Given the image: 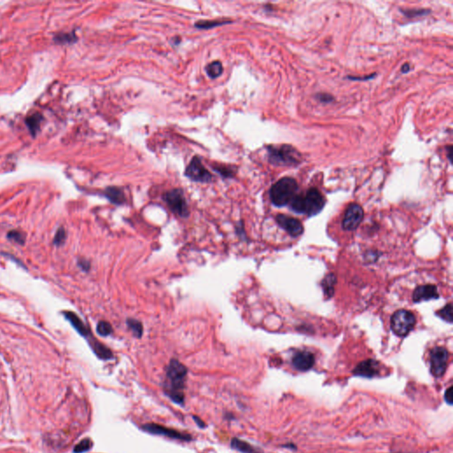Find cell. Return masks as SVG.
<instances>
[{
  "label": "cell",
  "mask_w": 453,
  "mask_h": 453,
  "mask_svg": "<svg viewBox=\"0 0 453 453\" xmlns=\"http://www.w3.org/2000/svg\"><path fill=\"white\" fill-rule=\"evenodd\" d=\"M8 239L14 241L15 243L19 244H23L25 242V236L23 233H21V231L18 230H13L7 234Z\"/></svg>",
  "instance_id": "obj_28"
},
{
  "label": "cell",
  "mask_w": 453,
  "mask_h": 453,
  "mask_svg": "<svg viewBox=\"0 0 453 453\" xmlns=\"http://www.w3.org/2000/svg\"><path fill=\"white\" fill-rule=\"evenodd\" d=\"M364 218V211L360 205L350 204L347 207L343 219V230L352 231L360 226Z\"/></svg>",
  "instance_id": "obj_10"
},
{
  "label": "cell",
  "mask_w": 453,
  "mask_h": 453,
  "mask_svg": "<svg viewBox=\"0 0 453 453\" xmlns=\"http://www.w3.org/2000/svg\"><path fill=\"white\" fill-rule=\"evenodd\" d=\"M436 315L439 316L440 318H442L443 320H445L446 322L452 323L453 314H452V305L448 304L444 306L443 308L436 312Z\"/></svg>",
  "instance_id": "obj_25"
},
{
  "label": "cell",
  "mask_w": 453,
  "mask_h": 453,
  "mask_svg": "<svg viewBox=\"0 0 453 453\" xmlns=\"http://www.w3.org/2000/svg\"><path fill=\"white\" fill-rule=\"evenodd\" d=\"M90 346L92 348L94 353L96 354L98 358L103 361H109L113 359V354L112 350L107 348L103 343H100L98 340L90 341Z\"/></svg>",
  "instance_id": "obj_17"
},
{
  "label": "cell",
  "mask_w": 453,
  "mask_h": 453,
  "mask_svg": "<svg viewBox=\"0 0 453 453\" xmlns=\"http://www.w3.org/2000/svg\"><path fill=\"white\" fill-rule=\"evenodd\" d=\"M66 240V231L63 228H59L57 233H56L55 237H54V244L57 246H59L61 244H64Z\"/></svg>",
  "instance_id": "obj_30"
},
{
  "label": "cell",
  "mask_w": 453,
  "mask_h": 453,
  "mask_svg": "<svg viewBox=\"0 0 453 453\" xmlns=\"http://www.w3.org/2000/svg\"><path fill=\"white\" fill-rule=\"evenodd\" d=\"M314 363H315L314 355L307 350L298 351L292 359L293 367L297 370L301 372L310 370L313 367Z\"/></svg>",
  "instance_id": "obj_12"
},
{
  "label": "cell",
  "mask_w": 453,
  "mask_h": 453,
  "mask_svg": "<svg viewBox=\"0 0 453 453\" xmlns=\"http://www.w3.org/2000/svg\"><path fill=\"white\" fill-rule=\"evenodd\" d=\"M78 40L75 32H69V33H58L54 36L53 41L58 45H67V44H74Z\"/></svg>",
  "instance_id": "obj_22"
},
{
  "label": "cell",
  "mask_w": 453,
  "mask_h": 453,
  "mask_svg": "<svg viewBox=\"0 0 453 453\" xmlns=\"http://www.w3.org/2000/svg\"><path fill=\"white\" fill-rule=\"evenodd\" d=\"M317 98L319 99V101H321L323 103H329L333 100V96L330 94H325V93H320L319 95H317Z\"/></svg>",
  "instance_id": "obj_32"
},
{
  "label": "cell",
  "mask_w": 453,
  "mask_h": 453,
  "mask_svg": "<svg viewBox=\"0 0 453 453\" xmlns=\"http://www.w3.org/2000/svg\"><path fill=\"white\" fill-rule=\"evenodd\" d=\"M193 419H194L195 423H197V425L199 426V428H206V423H204L202 419L199 418L198 416H193Z\"/></svg>",
  "instance_id": "obj_35"
},
{
  "label": "cell",
  "mask_w": 453,
  "mask_h": 453,
  "mask_svg": "<svg viewBox=\"0 0 453 453\" xmlns=\"http://www.w3.org/2000/svg\"><path fill=\"white\" fill-rule=\"evenodd\" d=\"M403 13L405 14V16L409 18L418 17L420 15H426V10L424 9H414V10H405L403 11Z\"/></svg>",
  "instance_id": "obj_31"
},
{
  "label": "cell",
  "mask_w": 453,
  "mask_h": 453,
  "mask_svg": "<svg viewBox=\"0 0 453 453\" xmlns=\"http://www.w3.org/2000/svg\"><path fill=\"white\" fill-rule=\"evenodd\" d=\"M232 21L230 20H213V21H199L195 23V27L199 29H209L214 27H220L222 25L229 24Z\"/></svg>",
  "instance_id": "obj_23"
},
{
  "label": "cell",
  "mask_w": 453,
  "mask_h": 453,
  "mask_svg": "<svg viewBox=\"0 0 453 453\" xmlns=\"http://www.w3.org/2000/svg\"><path fill=\"white\" fill-rule=\"evenodd\" d=\"M213 169H214V171L218 172L224 178H232L234 176L233 170H231L230 168L225 166H213Z\"/></svg>",
  "instance_id": "obj_29"
},
{
  "label": "cell",
  "mask_w": 453,
  "mask_h": 453,
  "mask_svg": "<svg viewBox=\"0 0 453 453\" xmlns=\"http://www.w3.org/2000/svg\"><path fill=\"white\" fill-rule=\"evenodd\" d=\"M42 120H43V115L38 113H33L31 115H28L25 119V123L27 125L28 130L30 132V135L33 138H35L38 134V131H40Z\"/></svg>",
  "instance_id": "obj_18"
},
{
  "label": "cell",
  "mask_w": 453,
  "mask_h": 453,
  "mask_svg": "<svg viewBox=\"0 0 453 453\" xmlns=\"http://www.w3.org/2000/svg\"><path fill=\"white\" fill-rule=\"evenodd\" d=\"M162 198L172 213H175V215L182 218L189 216V207L182 189H171L164 193Z\"/></svg>",
  "instance_id": "obj_6"
},
{
  "label": "cell",
  "mask_w": 453,
  "mask_h": 453,
  "mask_svg": "<svg viewBox=\"0 0 453 453\" xmlns=\"http://www.w3.org/2000/svg\"><path fill=\"white\" fill-rule=\"evenodd\" d=\"M184 175L189 180L196 182H210L213 180V175L203 165L201 159L198 156L193 157L192 159L187 166Z\"/></svg>",
  "instance_id": "obj_7"
},
{
  "label": "cell",
  "mask_w": 453,
  "mask_h": 453,
  "mask_svg": "<svg viewBox=\"0 0 453 453\" xmlns=\"http://www.w3.org/2000/svg\"><path fill=\"white\" fill-rule=\"evenodd\" d=\"M93 446V443L89 438H84L79 443H77L74 448V453H83L90 450Z\"/></svg>",
  "instance_id": "obj_27"
},
{
  "label": "cell",
  "mask_w": 453,
  "mask_h": 453,
  "mask_svg": "<svg viewBox=\"0 0 453 453\" xmlns=\"http://www.w3.org/2000/svg\"><path fill=\"white\" fill-rule=\"evenodd\" d=\"M275 220L279 226L292 237H299L304 232V226L301 221L296 218L285 214H278L275 218Z\"/></svg>",
  "instance_id": "obj_11"
},
{
  "label": "cell",
  "mask_w": 453,
  "mask_h": 453,
  "mask_svg": "<svg viewBox=\"0 0 453 453\" xmlns=\"http://www.w3.org/2000/svg\"><path fill=\"white\" fill-rule=\"evenodd\" d=\"M78 266L83 269V271L85 272L89 271V268H90V264H89V261H85V260L79 261Z\"/></svg>",
  "instance_id": "obj_34"
},
{
  "label": "cell",
  "mask_w": 453,
  "mask_h": 453,
  "mask_svg": "<svg viewBox=\"0 0 453 453\" xmlns=\"http://www.w3.org/2000/svg\"><path fill=\"white\" fill-rule=\"evenodd\" d=\"M336 283H337V277L333 274H330L323 279L322 282H321V287H322L324 294L328 299H330L334 295Z\"/></svg>",
  "instance_id": "obj_20"
},
{
  "label": "cell",
  "mask_w": 453,
  "mask_h": 453,
  "mask_svg": "<svg viewBox=\"0 0 453 453\" xmlns=\"http://www.w3.org/2000/svg\"><path fill=\"white\" fill-rule=\"evenodd\" d=\"M449 352L443 347H436L430 353V371L435 377H442L446 371Z\"/></svg>",
  "instance_id": "obj_8"
},
{
  "label": "cell",
  "mask_w": 453,
  "mask_h": 453,
  "mask_svg": "<svg viewBox=\"0 0 453 453\" xmlns=\"http://www.w3.org/2000/svg\"><path fill=\"white\" fill-rule=\"evenodd\" d=\"M231 448L242 453H263L260 449L252 446L250 443L239 438H233L231 441Z\"/></svg>",
  "instance_id": "obj_19"
},
{
  "label": "cell",
  "mask_w": 453,
  "mask_h": 453,
  "mask_svg": "<svg viewBox=\"0 0 453 453\" xmlns=\"http://www.w3.org/2000/svg\"><path fill=\"white\" fill-rule=\"evenodd\" d=\"M64 315H65L66 318L69 320V322L71 323V325L75 328V330L81 336H83L84 337L89 336V329L86 327L83 320L80 319L79 316L76 315V313L73 312H64Z\"/></svg>",
  "instance_id": "obj_16"
},
{
  "label": "cell",
  "mask_w": 453,
  "mask_h": 453,
  "mask_svg": "<svg viewBox=\"0 0 453 453\" xmlns=\"http://www.w3.org/2000/svg\"><path fill=\"white\" fill-rule=\"evenodd\" d=\"M126 322H127L128 329L131 330V332L133 333L135 337L141 338L143 334H144V327H143L141 321H139L138 319L128 318Z\"/></svg>",
  "instance_id": "obj_24"
},
{
  "label": "cell",
  "mask_w": 453,
  "mask_h": 453,
  "mask_svg": "<svg viewBox=\"0 0 453 453\" xmlns=\"http://www.w3.org/2000/svg\"><path fill=\"white\" fill-rule=\"evenodd\" d=\"M142 429L146 433L156 435V436H166L171 439L179 440L182 442H190L192 441V436L186 433L179 432L175 429H169L164 426L158 425L155 423H148L142 426Z\"/></svg>",
  "instance_id": "obj_9"
},
{
  "label": "cell",
  "mask_w": 453,
  "mask_h": 453,
  "mask_svg": "<svg viewBox=\"0 0 453 453\" xmlns=\"http://www.w3.org/2000/svg\"><path fill=\"white\" fill-rule=\"evenodd\" d=\"M206 71L207 76H209L210 78L214 79V78H217L222 75L223 67H222L221 62L215 60V61L211 62L206 66Z\"/></svg>",
  "instance_id": "obj_21"
},
{
  "label": "cell",
  "mask_w": 453,
  "mask_h": 453,
  "mask_svg": "<svg viewBox=\"0 0 453 453\" xmlns=\"http://www.w3.org/2000/svg\"><path fill=\"white\" fill-rule=\"evenodd\" d=\"M452 387H450V388L447 390L446 392H445V394H444V398H445V401H446L447 403L449 404V405H451V404H452Z\"/></svg>",
  "instance_id": "obj_33"
},
{
  "label": "cell",
  "mask_w": 453,
  "mask_h": 453,
  "mask_svg": "<svg viewBox=\"0 0 453 453\" xmlns=\"http://www.w3.org/2000/svg\"><path fill=\"white\" fill-rule=\"evenodd\" d=\"M380 372V366L374 360L362 361L354 368L353 374L362 377L372 378L376 376Z\"/></svg>",
  "instance_id": "obj_14"
},
{
  "label": "cell",
  "mask_w": 453,
  "mask_h": 453,
  "mask_svg": "<svg viewBox=\"0 0 453 453\" xmlns=\"http://www.w3.org/2000/svg\"><path fill=\"white\" fill-rule=\"evenodd\" d=\"M104 196L106 197L112 204L116 206H121L126 203V196L124 194L123 190L118 187L114 186L107 187L104 191Z\"/></svg>",
  "instance_id": "obj_15"
},
{
  "label": "cell",
  "mask_w": 453,
  "mask_h": 453,
  "mask_svg": "<svg viewBox=\"0 0 453 453\" xmlns=\"http://www.w3.org/2000/svg\"><path fill=\"white\" fill-rule=\"evenodd\" d=\"M188 369L180 361L173 359L169 362L166 373L164 391L172 401L178 405L184 403V389Z\"/></svg>",
  "instance_id": "obj_1"
},
{
  "label": "cell",
  "mask_w": 453,
  "mask_h": 453,
  "mask_svg": "<svg viewBox=\"0 0 453 453\" xmlns=\"http://www.w3.org/2000/svg\"><path fill=\"white\" fill-rule=\"evenodd\" d=\"M439 298L438 290L436 285L427 284L422 285L415 288L412 294V300L414 303L422 302V301H428L431 299H436Z\"/></svg>",
  "instance_id": "obj_13"
},
{
  "label": "cell",
  "mask_w": 453,
  "mask_h": 453,
  "mask_svg": "<svg viewBox=\"0 0 453 453\" xmlns=\"http://www.w3.org/2000/svg\"><path fill=\"white\" fill-rule=\"evenodd\" d=\"M96 332L102 337H108L113 333V327L106 320H101L96 325Z\"/></svg>",
  "instance_id": "obj_26"
},
{
  "label": "cell",
  "mask_w": 453,
  "mask_h": 453,
  "mask_svg": "<svg viewBox=\"0 0 453 453\" xmlns=\"http://www.w3.org/2000/svg\"><path fill=\"white\" fill-rule=\"evenodd\" d=\"M299 189L298 182L292 177H283L275 182L269 190L271 202L275 206H284L290 203Z\"/></svg>",
  "instance_id": "obj_3"
},
{
  "label": "cell",
  "mask_w": 453,
  "mask_h": 453,
  "mask_svg": "<svg viewBox=\"0 0 453 453\" xmlns=\"http://www.w3.org/2000/svg\"><path fill=\"white\" fill-rule=\"evenodd\" d=\"M268 161L278 167H294L300 163L301 155L295 148L288 144L268 146Z\"/></svg>",
  "instance_id": "obj_4"
},
{
  "label": "cell",
  "mask_w": 453,
  "mask_h": 453,
  "mask_svg": "<svg viewBox=\"0 0 453 453\" xmlns=\"http://www.w3.org/2000/svg\"><path fill=\"white\" fill-rule=\"evenodd\" d=\"M409 70H410V66H409L408 64H405V65L403 66V68H402V72H408Z\"/></svg>",
  "instance_id": "obj_36"
},
{
  "label": "cell",
  "mask_w": 453,
  "mask_h": 453,
  "mask_svg": "<svg viewBox=\"0 0 453 453\" xmlns=\"http://www.w3.org/2000/svg\"><path fill=\"white\" fill-rule=\"evenodd\" d=\"M416 324L414 314L407 310H398L392 317V330L398 337L407 336Z\"/></svg>",
  "instance_id": "obj_5"
},
{
  "label": "cell",
  "mask_w": 453,
  "mask_h": 453,
  "mask_svg": "<svg viewBox=\"0 0 453 453\" xmlns=\"http://www.w3.org/2000/svg\"><path fill=\"white\" fill-rule=\"evenodd\" d=\"M289 205L295 213H306L308 216H314L323 209L325 199L319 189L312 188L305 195H296Z\"/></svg>",
  "instance_id": "obj_2"
}]
</instances>
